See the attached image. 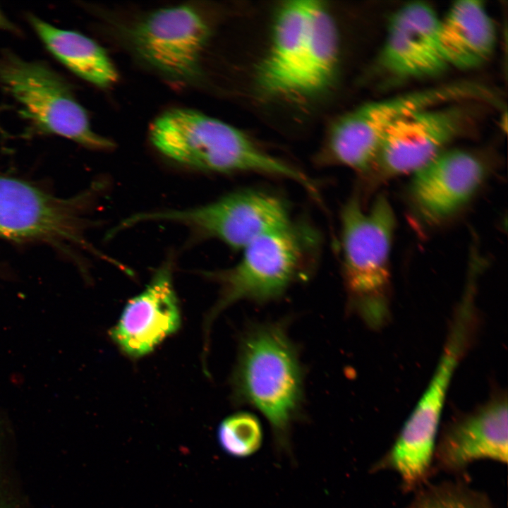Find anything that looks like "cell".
I'll list each match as a JSON object with an SVG mask.
<instances>
[{"label":"cell","mask_w":508,"mask_h":508,"mask_svg":"<svg viewBox=\"0 0 508 508\" xmlns=\"http://www.w3.org/2000/svg\"><path fill=\"white\" fill-rule=\"evenodd\" d=\"M320 243L312 226L292 219L245 247L232 267L207 272L206 277L220 287L210 319L241 300L261 304L281 298L294 284L309 276Z\"/></svg>","instance_id":"3"},{"label":"cell","mask_w":508,"mask_h":508,"mask_svg":"<svg viewBox=\"0 0 508 508\" xmlns=\"http://www.w3.org/2000/svg\"><path fill=\"white\" fill-rule=\"evenodd\" d=\"M496 28L483 2L456 1L440 18L438 40L449 67L469 70L491 56L496 44Z\"/></svg>","instance_id":"16"},{"label":"cell","mask_w":508,"mask_h":508,"mask_svg":"<svg viewBox=\"0 0 508 508\" xmlns=\"http://www.w3.org/2000/svg\"><path fill=\"white\" fill-rule=\"evenodd\" d=\"M476 101L496 102L485 85L459 81L365 103L334 123L320 163L365 174L374 166L384 138L404 119L432 107Z\"/></svg>","instance_id":"4"},{"label":"cell","mask_w":508,"mask_h":508,"mask_svg":"<svg viewBox=\"0 0 508 508\" xmlns=\"http://www.w3.org/2000/svg\"><path fill=\"white\" fill-rule=\"evenodd\" d=\"M506 394H497L473 411L447 423L438 435L434 461L445 471L458 473L480 459L507 464L508 411Z\"/></svg>","instance_id":"13"},{"label":"cell","mask_w":508,"mask_h":508,"mask_svg":"<svg viewBox=\"0 0 508 508\" xmlns=\"http://www.w3.org/2000/svg\"><path fill=\"white\" fill-rule=\"evenodd\" d=\"M291 220L288 205L279 195L258 189H243L196 207L136 214L119 226L125 229L150 221L174 222L242 250L263 234Z\"/></svg>","instance_id":"8"},{"label":"cell","mask_w":508,"mask_h":508,"mask_svg":"<svg viewBox=\"0 0 508 508\" xmlns=\"http://www.w3.org/2000/svg\"><path fill=\"white\" fill-rule=\"evenodd\" d=\"M0 29L13 31L16 30L15 26L5 17L0 11Z\"/></svg>","instance_id":"22"},{"label":"cell","mask_w":508,"mask_h":508,"mask_svg":"<svg viewBox=\"0 0 508 508\" xmlns=\"http://www.w3.org/2000/svg\"><path fill=\"white\" fill-rule=\"evenodd\" d=\"M339 47L332 15L322 2L311 1L307 42L289 95L312 96L325 90L336 74Z\"/></svg>","instance_id":"18"},{"label":"cell","mask_w":508,"mask_h":508,"mask_svg":"<svg viewBox=\"0 0 508 508\" xmlns=\"http://www.w3.org/2000/svg\"><path fill=\"white\" fill-rule=\"evenodd\" d=\"M90 192L64 199L22 180L0 175V237L56 245L68 243L85 248L84 212Z\"/></svg>","instance_id":"9"},{"label":"cell","mask_w":508,"mask_h":508,"mask_svg":"<svg viewBox=\"0 0 508 508\" xmlns=\"http://www.w3.org/2000/svg\"><path fill=\"white\" fill-rule=\"evenodd\" d=\"M180 322L169 260L156 271L145 290L128 301L111 336L127 354L142 356L176 332Z\"/></svg>","instance_id":"15"},{"label":"cell","mask_w":508,"mask_h":508,"mask_svg":"<svg viewBox=\"0 0 508 508\" xmlns=\"http://www.w3.org/2000/svg\"><path fill=\"white\" fill-rule=\"evenodd\" d=\"M311 1H290L274 18L270 48L257 73L260 88L272 95H289L308 33Z\"/></svg>","instance_id":"17"},{"label":"cell","mask_w":508,"mask_h":508,"mask_svg":"<svg viewBox=\"0 0 508 508\" xmlns=\"http://www.w3.org/2000/svg\"><path fill=\"white\" fill-rule=\"evenodd\" d=\"M0 84L40 131L92 149L113 147L111 140L93 131L67 83L44 64L6 52L0 57Z\"/></svg>","instance_id":"7"},{"label":"cell","mask_w":508,"mask_h":508,"mask_svg":"<svg viewBox=\"0 0 508 508\" xmlns=\"http://www.w3.org/2000/svg\"><path fill=\"white\" fill-rule=\"evenodd\" d=\"M217 437L221 449L228 455L246 458L259 450L263 433L255 416L248 412H238L220 423Z\"/></svg>","instance_id":"21"},{"label":"cell","mask_w":508,"mask_h":508,"mask_svg":"<svg viewBox=\"0 0 508 508\" xmlns=\"http://www.w3.org/2000/svg\"><path fill=\"white\" fill-rule=\"evenodd\" d=\"M463 107L449 104L404 119L384 138L374 166L387 176L414 173L464 130L468 116Z\"/></svg>","instance_id":"12"},{"label":"cell","mask_w":508,"mask_h":508,"mask_svg":"<svg viewBox=\"0 0 508 508\" xmlns=\"http://www.w3.org/2000/svg\"><path fill=\"white\" fill-rule=\"evenodd\" d=\"M0 508H6V504L4 502V500L1 495L0 492Z\"/></svg>","instance_id":"23"},{"label":"cell","mask_w":508,"mask_h":508,"mask_svg":"<svg viewBox=\"0 0 508 508\" xmlns=\"http://www.w3.org/2000/svg\"><path fill=\"white\" fill-rule=\"evenodd\" d=\"M341 252L349 306L367 325L387 322L389 255L395 226L393 210L384 195L365 210L354 197L341 212Z\"/></svg>","instance_id":"5"},{"label":"cell","mask_w":508,"mask_h":508,"mask_svg":"<svg viewBox=\"0 0 508 508\" xmlns=\"http://www.w3.org/2000/svg\"><path fill=\"white\" fill-rule=\"evenodd\" d=\"M484 163L462 150H444L413 173L410 195L419 215L439 222L461 209L486 176Z\"/></svg>","instance_id":"14"},{"label":"cell","mask_w":508,"mask_h":508,"mask_svg":"<svg viewBox=\"0 0 508 508\" xmlns=\"http://www.w3.org/2000/svg\"><path fill=\"white\" fill-rule=\"evenodd\" d=\"M471 344L463 332H448L438 363L423 394L390 448L372 466L373 472L392 471L403 488L417 490L430 474L444 406L450 383Z\"/></svg>","instance_id":"6"},{"label":"cell","mask_w":508,"mask_h":508,"mask_svg":"<svg viewBox=\"0 0 508 508\" xmlns=\"http://www.w3.org/2000/svg\"><path fill=\"white\" fill-rule=\"evenodd\" d=\"M440 18L428 4L413 1L390 17L378 55L380 69L395 79L433 77L447 68L439 46Z\"/></svg>","instance_id":"11"},{"label":"cell","mask_w":508,"mask_h":508,"mask_svg":"<svg viewBox=\"0 0 508 508\" xmlns=\"http://www.w3.org/2000/svg\"><path fill=\"white\" fill-rule=\"evenodd\" d=\"M231 384L234 401L258 409L277 448L289 452L292 425L303 406L304 372L285 322L258 323L246 330Z\"/></svg>","instance_id":"1"},{"label":"cell","mask_w":508,"mask_h":508,"mask_svg":"<svg viewBox=\"0 0 508 508\" xmlns=\"http://www.w3.org/2000/svg\"><path fill=\"white\" fill-rule=\"evenodd\" d=\"M150 138L165 157L181 164L220 174L254 173L288 179L308 193L315 181L298 168L266 152L235 127L198 111L176 108L152 123Z\"/></svg>","instance_id":"2"},{"label":"cell","mask_w":508,"mask_h":508,"mask_svg":"<svg viewBox=\"0 0 508 508\" xmlns=\"http://www.w3.org/2000/svg\"><path fill=\"white\" fill-rule=\"evenodd\" d=\"M210 34L204 18L187 6L155 11L131 29L136 53L149 65L171 78L198 77L200 59Z\"/></svg>","instance_id":"10"},{"label":"cell","mask_w":508,"mask_h":508,"mask_svg":"<svg viewBox=\"0 0 508 508\" xmlns=\"http://www.w3.org/2000/svg\"><path fill=\"white\" fill-rule=\"evenodd\" d=\"M408 508H495L489 498L461 481L425 483Z\"/></svg>","instance_id":"20"},{"label":"cell","mask_w":508,"mask_h":508,"mask_svg":"<svg viewBox=\"0 0 508 508\" xmlns=\"http://www.w3.org/2000/svg\"><path fill=\"white\" fill-rule=\"evenodd\" d=\"M29 20L47 49L75 74L102 87L117 80V71L111 59L94 40L74 31L59 29L34 16H30Z\"/></svg>","instance_id":"19"}]
</instances>
